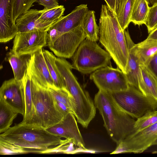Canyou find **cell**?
Listing matches in <instances>:
<instances>
[{
    "instance_id": "cell-1",
    "label": "cell",
    "mask_w": 157,
    "mask_h": 157,
    "mask_svg": "<svg viewBox=\"0 0 157 157\" xmlns=\"http://www.w3.org/2000/svg\"><path fill=\"white\" fill-rule=\"evenodd\" d=\"M99 27V40L117 66L126 74L128 50L124 33L114 11L107 5H102Z\"/></svg>"
},
{
    "instance_id": "cell-2",
    "label": "cell",
    "mask_w": 157,
    "mask_h": 157,
    "mask_svg": "<svg viewBox=\"0 0 157 157\" xmlns=\"http://www.w3.org/2000/svg\"><path fill=\"white\" fill-rule=\"evenodd\" d=\"M94 102L108 135L117 145L132 133L136 120L119 106L111 93L99 90Z\"/></svg>"
},
{
    "instance_id": "cell-3",
    "label": "cell",
    "mask_w": 157,
    "mask_h": 157,
    "mask_svg": "<svg viewBox=\"0 0 157 157\" xmlns=\"http://www.w3.org/2000/svg\"><path fill=\"white\" fill-rule=\"evenodd\" d=\"M32 124H16L0 135V139L24 149L28 153H42L49 147L58 145L65 140Z\"/></svg>"
},
{
    "instance_id": "cell-4",
    "label": "cell",
    "mask_w": 157,
    "mask_h": 157,
    "mask_svg": "<svg viewBox=\"0 0 157 157\" xmlns=\"http://www.w3.org/2000/svg\"><path fill=\"white\" fill-rule=\"evenodd\" d=\"M31 81L35 110L31 124L46 129L60 121L64 117L57 110L54 98L48 89L40 86L31 76Z\"/></svg>"
},
{
    "instance_id": "cell-5",
    "label": "cell",
    "mask_w": 157,
    "mask_h": 157,
    "mask_svg": "<svg viewBox=\"0 0 157 157\" xmlns=\"http://www.w3.org/2000/svg\"><path fill=\"white\" fill-rule=\"evenodd\" d=\"M72 58L73 69L83 74L92 73L107 66L112 67V57L96 42L86 38L80 44Z\"/></svg>"
},
{
    "instance_id": "cell-6",
    "label": "cell",
    "mask_w": 157,
    "mask_h": 157,
    "mask_svg": "<svg viewBox=\"0 0 157 157\" xmlns=\"http://www.w3.org/2000/svg\"><path fill=\"white\" fill-rule=\"evenodd\" d=\"M111 94L119 106L134 119L157 109V102L154 100L131 85L124 91Z\"/></svg>"
},
{
    "instance_id": "cell-7",
    "label": "cell",
    "mask_w": 157,
    "mask_h": 157,
    "mask_svg": "<svg viewBox=\"0 0 157 157\" xmlns=\"http://www.w3.org/2000/svg\"><path fill=\"white\" fill-rule=\"evenodd\" d=\"M90 78L99 90L110 93L124 91L129 86L125 74L117 67L100 68L92 72Z\"/></svg>"
},
{
    "instance_id": "cell-8",
    "label": "cell",
    "mask_w": 157,
    "mask_h": 157,
    "mask_svg": "<svg viewBox=\"0 0 157 157\" xmlns=\"http://www.w3.org/2000/svg\"><path fill=\"white\" fill-rule=\"evenodd\" d=\"M157 140V122L135 134H131L117 145L112 154L141 153Z\"/></svg>"
},
{
    "instance_id": "cell-9",
    "label": "cell",
    "mask_w": 157,
    "mask_h": 157,
    "mask_svg": "<svg viewBox=\"0 0 157 157\" xmlns=\"http://www.w3.org/2000/svg\"><path fill=\"white\" fill-rule=\"evenodd\" d=\"M48 36L46 30L17 33L10 51L18 56L33 54L47 45Z\"/></svg>"
},
{
    "instance_id": "cell-10",
    "label": "cell",
    "mask_w": 157,
    "mask_h": 157,
    "mask_svg": "<svg viewBox=\"0 0 157 157\" xmlns=\"http://www.w3.org/2000/svg\"><path fill=\"white\" fill-rule=\"evenodd\" d=\"M0 99L23 116L25 111V101L23 81H18L14 78L5 81L0 88Z\"/></svg>"
},
{
    "instance_id": "cell-11",
    "label": "cell",
    "mask_w": 157,
    "mask_h": 157,
    "mask_svg": "<svg viewBox=\"0 0 157 157\" xmlns=\"http://www.w3.org/2000/svg\"><path fill=\"white\" fill-rule=\"evenodd\" d=\"M87 4L76 6L69 14L62 16L47 29V44L52 41L59 34L73 29L81 25L88 10Z\"/></svg>"
},
{
    "instance_id": "cell-12",
    "label": "cell",
    "mask_w": 157,
    "mask_h": 157,
    "mask_svg": "<svg viewBox=\"0 0 157 157\" xmlns=\"http://www.w3.org/2000/svg\"><path fill=\"white\" fill-rule=\"evenodd\" d=\"M75 117L73 113L69 112L60 121L46 129L50 133L70 140L75 145L85 149Z\"/></svg>"
},
{
    "instance_id": "cell-13",
    "label": "cell",
    "mask_w": 157,
    "mask_h": 157,
    "mask_svg": "<svg viewBox=\"0 0 157 157\" xmlns=\"http://www.w3.org/2000/svg\"><path fill=\"white\" fill-rule=\"evenodd\" d=\"M16 0H0V42L6 43L18 33L14 17Z\"/></svg>"
},
{
    "instance_id": "cell-14",
    "label": "cell",
    "mask_w": 157,
    "mask_h": 157,
    "mask_svg": "<svg viewBox=\"0 0 157 157\" xmlns=\"http://www.w3.org/2000/svg\"><path fill=\"white\" fill-rule=\"evenodd\" d=\"M27 70L40 86L48 89L55 87L44 58L43 48L31 55Z\"/></svg>"
},
{
    "instance_id": "cell-15",
    "label": "cell",
    "mask_w": 157,
    "mask_h": 157,
    "mask_svg": "<svg viewBox=\"0 0 157 157\" xmlns=\"http://www.w3.org/2000/svg\"><path fill=\"white\" fill-rule=\"evenodd\" d=\"M128 50V57L126 77L129 85L139 89V78L141 74L140 62L134 49V43L128 30H124Z\"/></svg>"
},
{
    "instance_id": "cell-16",
    "label": "cell",
    "mask_w": 157,
    "mask_h": 157,
    "mask_svg": "<svg viewBox=\"0 0 157 157\" xmlns=\"http://www.w3.org/2000/svg\"><path fill=\"white\" fill-rule=\"evenodd\" d=\"M43 11V10L30 9L19 16L15 20L18 33L41 30L36 21Z\"/></svg>"
},
{
    "instance_id": "cell-17",
    "label": "cell",
    "mask_w": 157,
    "mask_h": 157,
    "mask_svg": "<svg viewBox=\"0 0 157 157\" xmlns=\"http://www.w3.org/2000/svg\"><path fill=\"white\" fill-rule=\"evenodd\" d=\"M140 67L142 79L139 83V89L157 102V78L147 66L140 64Z\"/></svg>"
},
{
    "instance_id": "cell-18",
    "label": "cell",
    "mask_w": 157,
    "mask_h": 157,
    "mask_svg": "<svg viewBox=\"0 0 157 157\" xmlns=\"http://www.w3.org/2000/svg\"><path fill=\"white\" fill-rule=\"evenodd\" d=\"M134 48L140 64L147 66L157 54V40L147 38L140 43L134 44Z\"/></svg>"
},
{
    "instance_id": "cell-19",
    "label": "cell",
    "mask_w": 157,
    "mask_h": 157,
    "mask_svg": "<svg viewBox=\"0 0 157 157\" xmlns=\"http://www.w3.org/2000/svg\"><path fill=\"white\" fill-rule=\"evenodd\" d=\"M31 56L24 55L18 56L10 51L6 54L5 60L10 65L15 79L23 80L27 71Z\"/></svg>"
},
{
    "instance_id": "cell-20",
    "label": "cell",
    "mask_w": 157,
    "mask_h": 157,
    "mask_svg": "<svg viewBox=\"0 0 157 157\" xmlns=\"http://www.w3.org/2000/svg\"><path fill=\"white\" fill-rule=\"evenodd\" d=\"M23 81L25 88V111L21 122L31 124L34 117L35 110L31 91V75L27 70Z\"/></svg>"
},
{
    "instance_id": "cell-21",
    "label": "cell",
    "mask_w": 157,
    "mask_h": 157,
    "mask_svg": "<svg viewBox=\"0 0 157 157\" xmlns=\"http://www.w3.org/2000/svg\"><path fill=\"white\" fill-rule=\"evenodd\" d=\"M43 10L42 13L36 21L41 30L47 31L52 24L63 16L65 8L63 6L59 5L51 9L44 8Z\"/></svg>"
},
{
    "instance_id": "cell-22",
    "label": "cell",
    "mask_w": 157,
    "mask_h": 157,
    "mask_svg": "<svg viewBox=\"0 0 157 157\" xmlns=\"http://www.w3.org/2000/svg\"><path fill=\"white\" fill-rule=\"evenodd\" d=\"M86 35V39L97 42L99 39V29L96 23L95 12L93 10H88L81 24Z\"/></svg>"
},
{
    "instance_id": "cell-23",
    "label": "cell",
    "mask_w": 157,
    "mask_h": 157,
    "mask_svg": "<svg viewBox=\"0 0 157 157\" xmlns=\"http://www.w3.org/2000/svg\"><path fill=\"white\" fill-rule=\"evenodd\" d=\"M43 55L48 71L53 81L55 87L58 88H65L64 79L56 64V57L49 51L43 48Z\"/></svg>"
},
{
    "instance_id": "cell-24",
    "label": "cell",
    "mask_w": 157,
    "mask_h": 157,
    "mask_svg": "<svg viewBox=\"0 0 157 157\" xmlns=\"http://www.w3.org/2000/svg\"><path fill=\"white\" fill-rule=\"evenodd\" d=\"M147 0H135L130 18V22L140 25L145 24L150 7Z\"/></svg>"
},
{
    "instance_id": "cell-25",
    "label": "cell",
    "mask_w": 157,
    "mask_h": 157,
    "mask_svg": "<svg viewBox=\"0 0 157 157\" xmlns=\"http://www.w3.org/2000/svg\"><path fill=\"white\" fill-rule=\"evenodd\" d=\"M18 113L13 110L3 100L0 99V133L9 129Z\"/></svg>"
},
{
    "instance_id": "cell-26",
    "label": "cell",
    "mask_w": 157,
    "mask_h": 157,
    "mask_svg": "<svg viewBox=\"0 0 157 157\" xmlns=\"http://www.w3.org/2000/svg\"><path fill=\"white\" fill-rule=\"evenodd\" d=\"M48 89L55 99L64 104L73 113L74 107V99L66 88L51 86L49 87Z\"/></svg>"
},
{
    "instance_id": "cell-27",
    "label": "cell",
    "mask_w": 157,
    "mask_h": 157,
    "mask_svg": "<svg viewBox=\"0 0 157 157\" xmlns=\"http://www.w3.org/2000/svg\"><path fill=\"white\" fill-rule=\"evenodd\" d=\"M157 122V110L150 111L136 119L131 134L136 133Z\"/></svg>"
},
{
    "instance_id": "cell-28",
    "label": "cell",
    "mask_w": 157,
    "mask_h": 157,
    "mask_svg": "<svg viewBox=\"0 0 157 157\" xmlns=\"http://www.w3.org/2000/svg\"><path fill=\"white\" fill-rule=\"evenodd\" d=\"M135 0H128L116 16L122 29L124 31L128 27L130 21L132 8Z\"/></svg>"
},
{
    "instance_id": "cell-29",
    "label": "cell",
    "mask_w": 157,
    "mask_h": 157,
    "mask_svg": "<svg viewBox=\"0 0 157 157\" xmlns=\"http://www.w3.org/2000/svg\"><path fill=\"white\" fill-rule=\"evenodd\" d=\"M28 153L23 148L0 139L1 155H13Z\"/></svg>"
},
{
    "instance_id": "cell-30",
    "label": "cell",
    "mask_w": 157,
    "mask_h": 157,
    "mask_svg": "<svg viewBox=\"0 0 157 157\" xmlns=\"http://www.w3.org/2000/svg\"><path fill=\"white\" fill-rule=\"evenodd\" d=\"M37 0H16L14 8V20L22 13L30 10Z\"/></svg>"
},
{
    "instance_id": "cell-31",
    "label": "cell",
    "mask_w": 157,
    "mask_h": 157,
    "mask_svg": "<svg viewBox=\"0 0 157 157\" xmlns=\"http://www.w3.org/2000/svg\"><path fill=\"white\" fill-rule=\"evenodd\" d=\"M145 24L149 33L157 28V4L150 7Z\"/></svg>"
},
{
    "instance_id": "cell-32",
    "label": "cell",
    "mask_w": 157,
    "mask_h": 157,
    "mask_svg": "<svg viewBox=\"0 0 157 157\" xmlns=\"http://www.w3.org/2000/svg\"><path fill=\"white\" fill-rule=\"evenodd\" d=\"M72 141L66 139L65 141L62 143L58 145L56 147L49 148L42 154H52L58 153H63L69 154L72 152L71 144Z\"/></svg>"
},
{
    "instance_id": "cell-33",
    "label": "cell",
    "mask_w": 157,
    "mask_h": 157,
    "mask_svg": "<svg viewBox=\"0 0 157 157\" xmlns=\"http://www.w3.org/2000/svg\"><path fill=\"white\" fill-rule=\"evenodd\" d=\"M36 2L44 7V9H51L58 6L59 5L57 0H37Z\"/></svg>"
},
{
    "instance_id": "cell-34",
    "label": "cell",
    "mask_w": 157,
    "mask_h": 157,
    "mask_svg": "<svg viewBox=\"0 0 157 157\" xmlns=\"http://www.w3.org/2000/svg\"><path fill=\"white\" fill-rule=\"evenodd\" d=\"M54 99L56 106L57 110L63 117L69 112H71V110L64 104Z\"/></svg>"
},
{
    "instance_id": "cell-35",
    "label": "cell",
    "mask_w": 157,
    "mask_h": 157,
    "mask_svg": "<svg viewBox=\"0 0 157 157\" xmlns=\"http://www.w3.org/2000/svg\"><path fill=\"white\" fill-rule=\"evenodd\" d=\"M147 66L157 78V54L151 59Z\"/></svg>"
},
{
    "instance_id": "cell-36",
    "label": "cell",
    "mask_w": 157,
    "mask_h": 157,
    "mask_svg": "<svg viewBox=\"0 0 157 157\" xmlns=\"http://www.w3.org/2000/svg\"><path fill=\"white\" fill-rule=\"evenodd\" d=\"M106 5L112 10L115 12L116 6V0H104Z\"/></svg>"
},
{
    "instance_id": "cell-37",
    "label": "cell",
    "mask_w": 157,
    "mask_h": 157,
    "mask_svg": "<svg viewBox=\"0 0 157 157\" xmlns=\"http://www.w3.org/2000/svg\"><path fill=\"white\" fill-rule=\"evenodd\" d=\"M147 38L157 40V28L150 33Z\"/></svg>"
},
{
    "instance_id": "cell-38",
    "label": "cell",
    "mask_w": 157,
    "mask_h": 157,
    "mask_svg": "<svg viewBox=\"0 0 157 157\" xmlns=\"http://www.w3.org/2000/svg\"><path fill=\"white\" fill-rule=\"evenodd\" d=\"M121 0H116V3L115 13L116 14H117L120 3Z\"/></svg>"
},
{
    "instance_id": "cell-39",
    "label": "cell",
    "mask_w": 157,
    "mask_h": 157,
    "mask_svg": "<svg viewBox=\"0 0 157 157\" xmlns=\"http://www.w3.org/2000/svg\"><path fill=\"white\" fill-rule=\"evenodd\" d=\"M149 5L151 6L157 4V0H147Z\"/></svg>"
},
{
    "instance_id": "cell-40",
    "label": "cell",
    "mask_w": 157,
    "mask_h": 157,
    "mask_svg": "<svg viewBox=\"0 0 157 157\" xmlns=\"http://www.w3.org/2000/svg\"><path fill=\"white\" fill-rule=\"evenodd\" d=\"M153 145H157V140L154 143Z\"/></svg>"
},
{
    "instance_id": "cell-41",
    "label": "cell",
    "mask_w": 157,
    "mask_h": 157,
    "mask_svg": "<svg viewBox=\"0 0 157 157\" xmlns=\"http://www.w3.org/2000/svg\"><path fill=\"white\" fill-rule=\"evenodd\" d=\"M152 154H157V151H154L152 152Z\"/></svg>"
}]
</instances>
